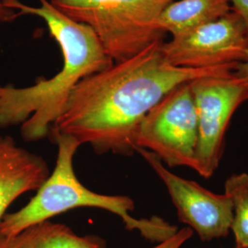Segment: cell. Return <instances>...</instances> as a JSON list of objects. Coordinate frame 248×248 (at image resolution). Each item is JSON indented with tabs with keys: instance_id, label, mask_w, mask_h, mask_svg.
<instances>
[{
	"instance_id": "obj_1",
	"label": "cell",
	"mask_w": 248,
	"mask_h": 248,
	"mask_svg": "<svg viewBox=\"0 0 248 248\" xmlns=\"http://www.w3.org/2000/svg\"><path fill=\"white\" fill-rule=\"evenodd\" d=\"M162 43L80 81L51 128L52 138L69 135L98 155H132L142 120L170 91L205 77H230L237 65L175 66L164 58Z\"/></svg>"
},
{
	"instance_id": "obj_2",
	"label": "cell",
	"mask_w": 248,
	"mask_h": 248,
	"mask_svg": "<svg viewBox=\"0 0 248 248\" xmlns=\"http://www.w3.org/2000/svg\"><path fill=\"white\" fill-rule=\"evenodd\" d=\"M38 2L37 6L18 0L4 2L17 14L43 19L63 57L62 69L49 79H39L26 88L0 86V128L21 124L26 142L47 137L80 81L114 63L89 27L65 16L50 0Z\"/></svg>"
},
{
	"instance_id": "obj_3",
	"label": "cell",
	"mask_w": 248,
	"mask_h": 248,
	"mask_svg": "<svg viewBox=\"0 0 248 248\" xmlns=\"http://www.w3.org/2000/svg\"><path fill=\"white\" fill-rule=\"evenodd\" d=\"M58 146L56 165L36 195L23 208L6 214L0 222V235L11 236L38 222L77 208H98L118 215L129 231H138L143 238L161 243L173 236L177 226L153 216L136 219L131 215L135 205L128 196L103 195L84 186L75 174L73 160L81 143L69 135L53 137Z\"/></svg>"
},
{
	"instance_id": "obj_4",
	"label": "cell",
	"mask_w": 248,
	"mask_h": 248,
	"mask_svg": "<svg viewBox=\"0 0 248 248\" xmlns=\"http://www.w3.org/2000/svg\"><path fill=\"white\" fill-rule=\"evenodd\" d=\"M73 20L89 27L114 62L163 42L160 14L173 0H50Z\"/></svg>"
},
{
	"instance_id": "obj_5",
	"label": "cell",
	"mask_w": 248,
	"mask_h": 248,
	"mask_svg": "<svg viewBox=\"0 0 248 248\" xmlns=\"http://www.w3.org/2000/svg\"><path fill=\"white\" fill-rule=\"evenodd\" d=\"M189 83L162 98L144 117L135 137L136 148L154 153L169 168L195 167L198 118Z\"/></svg>"
},
{
	"instance_id": "obj_6",
	"label": "cell",
	"mask_w": 248,
	"mask_h": 248,
	"mask_svg": "<svg viewBox=\"0 0 248 248\" xmlns=\"http://www.w3.org/2000/svg\"><path fill=\"white\" fill-rule=\"evenodd\" d=\"M189 85L198 118L194 170L210 178L219 167L231 118L248 100V89L233 75L205 77L191 81Z\"/></svg>"
},
{
	"instance_id": "obj_7",
	"label": "cell",
	"mask_w": 248,
	"mask_h": 248,
	"mask_svg": "<svg viewBox=\"0 0 248 248\" xmlns=\"http://www.w3.org/2000/svg\"><path fill=\"white\" fill-rule=\"evenodd\" d=\"M248 49L246 27L232 11L161 45V53L169 63L194 69L237 64Z\"/></svg>"
},
{
	"instance_id": "obj_8",
	"label": "cell",
	"mask_w": 248,
	"mask_h": 248,
	"mask_svg": "<svg viewBox=\"0 0 248 248\" xmlns=\"http://www.w3.org/2000/svg\"><path fill=\"white\" fill-rule=\"evenodd\" d=\"M135 152L142 155L167 186L180 222L195 231L202 241L222 238L229 234L233 218L229 196L213 193L192 180L178 177L150 151L137 147Z\"/></svg>"
},
{
	"instance_id": "obj_9",
	"label": "cell",
	"mask_w": 248,
	"mask_h": 248,
	"mask_svg": "<svg viewBox=\"0 0 248 248\" xmlns=\"http://www.w3.org/2000/svg\"><path fill=\"white\" fill-rule=\"evenodd\" d=\"M50 176L42 156L17 145L8 135H0V222L19 196L37 191Z\"/></svg>"
},
{
	"instance_id": "obj_10",
	"label": "cell",
	"mask_w": 248,
	"mask_h": 248,
	"mask_svg": "<svg viewBox=\"0 0 248 248\" xmlns=\"http://www.w3.org/2000/svg\"><path fill=\"white\" fill-rule=\"evenodd\" d=\"M0 248H106L97 235L77 234L62 223L46 220L11 236L0 235Z\"/></svg>"
},
{
	"instance_id": "obj_11",
	"label": "cell",
	"mask_w": 248,
	"mask_h": 248,
	"mask_svg": "<svg viewBox=\"0 0 248 248\" xmlns=\"http://www.w3.org/2000/svg\"><path fill=\"white\" fill-rule=\"evenodd\" d=\"M232 11L230 0H173L160 14L164 33L181 35L222 18Z\"/></svg>"
},
{
	"instance_id": "obj_12",
	"label": "cell",
	"mask_w": 248,
	"mask_h": 248,
	"mask_svg": "<svg viewBox=\"0 0 248 248\" xmlns=\"http://www.w3.org/2000/svg\"><path fill=\"white\" fill-rule=\"evenodd\" d=\"M224 193L231 198L233 218L231 225L236 248H248V173L233 174L224 184Z\"/></svg>"
},
{
	"instance_id": "obj_13",
	"label": "cell",
	"mask_w": 248,
	"mask_h": 248,
	"mask_svg": "<svg viewBox=\"0 0 248 248\" xmlns=\"http://www.w3.org/2000/svg\"><path fill=\"white\" fill-rule=\"evenodd\" d=\"M192 234L193 231L189 227L183 228L181 230L177 231V232L169 239L158 243V245L152 248H180L187 240L191 238Z\"/></svg>"
},
{
	"instance_id": "obj_14",
	"label": "cell",
	"mask_w": 248,
	"mask_h": 248,
	"mask_svg": "<svg viewBox=\"0 0 248 248\" xmlns=\"http://www.w3.org/2000/svg\"><path fill=\"white\" fill-rule=\"evenodd\" d=\"M232 11L243 21L248 35V0H230Z\"/></svg>"
},
{
	"instance_id": "obj_15",
	"label": "cell",
	"mask_w": 248,
	"mask_h": 248,
	"mask_svg": "<svg viewBox=\"0 0 248 248\" xmlns=\"http://www.w3.org/2000/svg\"><path fill=\"white\" fill-rule=\"evenodd\" d=\"M233 76L248 89V49L241 62L237 63Z\"/></svg>"
},
{
	"instance_id": "obj_16",
	"label": "cell",
	"mask_w": 248,
	"mask_h": 248,
	"mask_svg": "<svg viewBox=\"0 0 248 248\" xmlns=\"http://www.w3.org/2000/svg\"><path fill=\"white\" fill-rule=\"evenodd\" d=\"M16 14L17 13L13 9L7 8L0 0V21H10L17 17Z\"/></svg>"
},
{
	"instance_id": "obj_17",
	"label": "cell",
	"mask_w": 248,
	"mask_h": 248,
	"mask_svg": "<svg viewBox=\"0 0 248 248\" xmlns=\"http://www.w3.org/2000/svg\"><path fill=\"white\" fill-rule=\"evenodd\" d=\"M2 2H7V1H9V0H1Z\"/></svg>"
}]
</instances>
